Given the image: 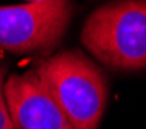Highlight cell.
<instances>
[{
	"label": "cell",
	"instance_id": "cell-1",
	"mask_svg": "<svg viewBox=\"0 0 146 129\" xmlns=\"http://www.w3.org/2000/svg\"><path fill=\"white\" fill-rule=\"evenodd\" d=\"M76 129H97L102 122L108 86L105 75L78 51H63L34 69Z\"/></svg>",
	"mask_w": 146,
	"mask_h": 129
},
{
	"label": "cell",
	"instance_id": "cell-2",
	"mask_svg": "<svg viewBox=\"0 0 146 129\" xmlns=\"http://www.w3.org/2000/svg\"><path fill=\"white\" fill-rule=\"evenodd\" d=\"M80 40L112 69L146 68V2L126 0L97 8L86 19Z\"/></svg>",
	"mask_w": 146,
	"mask_h": 129
},
{
	"label": "cell",
	"instance_id": "cell-3",
	"mask_svg": "<svg viewBox=\"0 0 146 129\" xmlns=\"http://www.w3.org/2000/svg\"><path fill=\"white\" fill-rule=\"evenodd\" d=\"M72 13V3L62 0L0 6V48L17 54L51 48L63 37Z\"/></svg>",
	"mask_w": 146,
	"mask_h": 129
},
{
	"label": "cell",
	"instance_id": "cell-4",
	"mask_svg": "<svg viewBox=\"0 0 146 129\" xmlns=\"http://www.w3.org/2000/svg\"><path fill=\"white\" fill-rule=\"evenodd\" d=\"M5 100L14 129H76L34 71L6 79Z\"/></svg>",
	"mask_w": 146,
	"mask_h": 129
},
{
	"label": "cell",
	"instance_id": "cell-5",
	"mask_svg": "<svg viewBox=\"0 0 146 129\" xmlns=\"http://www.w3.org/2000/svg\"><path fill=\"white\" fill-rule=\"evenodd\" d=\"M5 77H6V68L3 65H0V129H14L5 100Z\"/></svg>",
	"mask_w": 146,
	"mask_h": 129
}]
</instances>
